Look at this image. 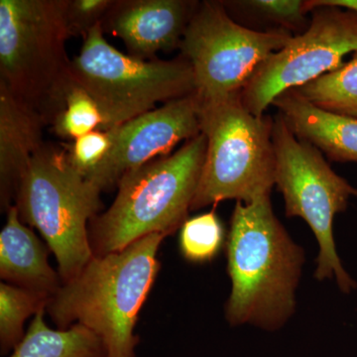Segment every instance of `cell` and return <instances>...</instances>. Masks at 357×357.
Wrapping results in <instances>:
<instances>
[{
  "instance_id": "cell-1",
  "label": "cell",
  "mask_w": 357,
  "mask_h": 357,
  "mask_svg": "<svg viewBox=\"0 0 357 357\" xmlns=\"http://www.w3.org/2000/svg\"><path fill=\"white\" fill-rule=\"evenodd\" d=\"M225 248L229 325L280 330L295 312L305 252L275 215L270 195L250 204L236 202Z\"/></svg>"
},
{
  "instance_id": "cell-2",
  "label": "cell",
  "mask_w": 357,
  "mask_h": 357,
  "mask_svg": "<svg viewBox=\"0 0 357 357\" xmlns=\"http://www.w3.org/2000/svg\"><path fill=\"white\" fill-rule=\"evenodd\" d=\"M165 236L142 237L117 252L96 256L76 278L51 296L46 312L60 330L86 326L105 344L107 357H136L138 316L153 288Z\"/></svg>"
},
{
  "instance_id": "cell-3",
  "label": "cell",
  "mask_w": 357,
  "mask_h": 357,
  "mask_svg": "<svg viewBox=\"0 0 357 357\" xmlns=\"http://www.w3.org/2000/svg\"><path fill=\"white\" fill-rule=\"evenodd\" d=\"M206 152L201 132L175 153L126 173L109 210L89 222L93 255L117 252L142 237H167L181 229L191 211Z\"/></svg>"
},
{
  "instance_id": "cell-4",
  "label": "cell",
  "mask_w": 357,
  "mask_h": 357,
  "mask_svg": "<svg viewBox=\"0 0 357 357\" xmlns=\"http://www.w3.org/2000/svg\"><path fill=\"white\" fill-rule=\"evenodd\" d=\"M67 0L0 1V84L52 126L73 83Z\"/></svg>"
},
{
  "instance_id": "cell-5",
  "label": "cell",
  "mask_w": 357,
  "mask_h": 357,
  "mask_svg": "<svg viewBox=\"0 0 357 357\" xmlns=\"http://www.w3.org/2000/svg\"><path fill=\"white\" fill-rule=\"evenodd\" d=\"M100 189L70 163L67 150L45 142L21 180L13 206L55 255L62 283L93 257L89 225L102 208Z\"/></svg>"
},
{
  "instance_id": "cell-6",
  "label": "cell",
  "mask_w": 357,
  "mask_h": 357,
  "mask_svg": "<svg viewBox=\"0 0 357 357\" xmlns=\"http://www.w3.org/2000/svg\"><path fill=\"white\" fill-rule=\"evenodd\" d=\"M273 121L269 115L251 114L241 93L220 100H199L206 152L191 211L225 199L250 204L271 194L275 185Z\"/></svg>"
},
{
  "instance_id": "cell-7",
  "label": "cell",
  "mask_w": 357,
  "mask_h": 357,
  "mask_svg": "<svg viewBox=\"0 0 357 357\" xmlns=\"http://www.w3.org/2000/svg\"><path fill=\"white\" fill-rule=\"evenodd\" d=\"M70 72L73 81L98 103L103 130L151 112L159 103L196 93L187 59L180 55L170 61H146L126 55L105 40L102 24L84 37Z\"/></svg>"
},
{
  "instance_id": "cell-8",
  "label": "cell",
  "mask_w": 357,
  "mask_h": 357,
  "mask_svg": "<svg viewBox=\"0 0 357 357\" xmlns=\"http://www.w3.org/2000/svg\"><path fill=\"white\" fill-rule=\"evenodd\" d=\"M272 142L275 154V185L283 196L286 215L301 218L311 227L319 246L314 277L319 281L335 279L342 293L357 288L345 271L333 238V220L344 213L357 189L340 177L323 153L298 139L280 114L274 117Z\"/></svg>"
},
{
  "instance_id": "cell-9",
  "label": "cell",
  "mask_w": 357,
  "mask_h": 357,
  "mask_svg": "<svg viewBox=\"0 0 357 357\" xmlns=\"http://www.w3.org/2000/svg\"><path fill=\"white\" fill-rule=\"evenodd\" d=\"M287 30L258 31L237 23L222 1L199 2L181 43L192 66L196 93L215 100L241 93L253 73L292 39Z\"/></svg>"
},
{
  "instance_id": "cell-10",
  "label": "cell",
  "mask_w": 357,
  "mask_h": 357,
  "mask_svg": "<svg viewBox=\"0 0 357 357\" xmlns=\"http://www.w3.org/2000/svg\"><path fill=\"white\" fill-rule=\"evenodd\" d=\"M306 6L311 13L307 29L269 56L241 91L244 107L255 116L265 115L281 93L337 70L344 56L357 52L356 10Z\"/></svg>"
},
{
  "instance_id": "cell-11",
  "label": "cell",
  "mask_w": 357,
  "mask_h": 357,
  "mask_svg": "<svg viewBox=\"0 0 357 357\" xmlns=\"http://www.w3.org/2000/svg\"><path fill=\"white\" fill-rule=\"evenodd\" d=\"M112 149L105 161L86 177L100 191L119 185L126 173L169 156L183 140L201 133L197 93L164 103L151 112L112 128Z\"/></svg>"
},
{
  "instance_id": "cell-12",
  "label": "cell",
  "mask_w": 357,
  "mask_h": 357,
  "mask_svg": "<svg viewBox=\"0 0 357 357\" xmlns=\"http://www.w3.org/2000/svg\"><path fill=\"white\" fill-rule=\"evenodd\" d=\"M199 3L190 0H115L102 20V30L121 39L128 55L155 60L160 51L180 49Z\"/></svg>"
},
{
  "instance_id": "cell-13",
  "label": "cell",
  "mask_w": 357,
  "mask_h": 357,
  "mask_svg": "<svg viewBox=\"0 0 357 357\" xmlns=\"http://www.w3.org/2000/svg\"><path fill=\"white\" fill-rule=\"evenodd\" d=\"M46 126L38 114L28 109L0 84V206H13L21 180L35 154L45 144Z\"/></svg>"
},
{
  "instance_id": "cell-14",
  "label": "cell",
  "mask_w": 357,
  "mask_h": 357,
  "mask_svg": "<svg viewBox=\"0 0 357 357\" xmlns=\"http://www.w3.org/2000/svg\"><path fill=\"white\" fill-rule=\"evenodd\" d=\"M272 105L298 139L332 161L357 163V119L319 109L294 89L277 96Z\"/></svg>"
},
{
  "instance_id": "cell-15",
  "label": "cell",
  "mask_w": 357,
  "mask_h": 357,
  "mask_svg": "<svg viewBox=\"0 0 357 357\" xmlns=\"http://www.w3.org/2000/svg\"><path fill=\"white\" fill-rule=\"evenodd\" d=\"M50 251L21 222L16 206H11L0 232V277L4 283L53 296L63 283L58 271L49 264Z\"/></svg>"
},
{
  "instance_id": "cell-16",
  "label": "cell",
  "mask_w": 357,
  "mask_h": 357,
  "mask_svg": "<svg viewBox=\"0 0 357 357\" xmlns=\"http://www.w3.org/2000/svg\"><path fill=\"white\" fill-rule=\"evenodd\" d=\"M46 310L35 314L24 337L9 357H107L105 344L86 326L53 330L45 321Z\"/></svg>"
},
{
  "instance_id": "cell-17",
  "label": "cell",
  "mask_w": 357,
  "mask_h": 357,
  "mask_svg": "<svg viewBox=\"0 0 357 357\" xmlns=\"http://www.w3.org/2000/svg\"><path fill=\"white\" fill-rule=\"evenodd\" d=\"M293 89L319 109L357 119V52L337 70Z\"/></svg>"
},
{
  "instance_id": "cell-18",
  "label": "cell",
  "mask_w": 357,
  "mask_h": 357,
  "mask_svg": "<svg viewBox=\"0 0 357 357\" xmlns=\"http://www.w3.org/2000/svg\"><path fill=\"white\" fill-rule=\"evenodd\" d=\"M51 297L11 284H0V354L6 356L24 337L26 319L46 310Z\"/></svg>"
},
{
  "instance_id": "cell-19",
  "label": "cell",
  "mask_w": 357,
  "mask_h": 357,
  "mask_svg": "<svg viewBox=\"0 0 357 357\" xmlns=\"http://www.w3.org/2000/svg\"><path fill=\"white\" fill-rule=\"evenodd\" d=\"M225 243V227L215 211L188 218L178 234L181 255L187 261L199 264L215 259Z\"/></svg>"
},
{
  "instance_id": "cell-20",
  "label": "cell",
  "mask_w": 357,
  "mask_h": 357,
  "mask_svg": "<svg viewBox=\"0 0 357 357\" xmlns=\"http://www.w3.org/2000/svg\"><path fill=\"white\" fill-rule=\"evenodd\" d=\"M103 124L105 119L98 103L88 91L73 81L66 93L64 109L52 123L54 133L64 139L76 140L102 129Z\"/></svg>"
},
{
  "instance_id": "cell-21",
  "label": "cell",
  "mask_w": 357,
  "mask_h": 357,
  "mask_svg": "<svg viewBox=\"0 0 357 357\" xmlns=\"http://www.w3.org/2000/svg\"><path fill=\"white\" fill-rule=\"evenodd\" d=\"M114 141L112 128L98 129L74 140L67 146L70 163L84 177L95 172L109 155Z\"/></svg>"
},
{
  "instance_id": "cell-22",
  "label": "cell",
  "mask_w": 357,
  "mask_h": 357,
  "mask_svg": "<svg viewBox=\"0 0 357 357\" xmlns=\"http://www.w3.org/2000/svg\"><path fill=\"white\" fill-rule=\"evenodd\" d=\"M234 3L245 7L261 16L263 20L271 21L282 26V29H307L310 21L306 18L307 11L306 1L301 0H251V1H236Z\"/></svg>"
},
{
  "instance_id": "cell-23",
  "label": "cell",
  "mask_w": 357,
  "mask_h": 357,
  "mask_svg": "<svg viewBox=\"0 0 357 357\" xmlns=\"http://www.w3.org/2000/svg\"><path fill=\"white\" fill-rule=\"evenodd\" d=\"M114 0H67L65 17L70 37H86L93 27L102 24Z\"/></svg>"
},
{
  "instance_id": "cell-24",
  "label": "cell",
  "mask_w": 357,
  "mask_h": 357,
  "mask_svg": "<svg viewBox=\"0 0 357 357\" xmlns=\"http://www.w3.org/2000/svg\"><path fill=\"white\" fill-rule=\"evenodd\" d=\"M309 6H335L357 11V0H307Z\"/></svg>"
}]
</instances>
